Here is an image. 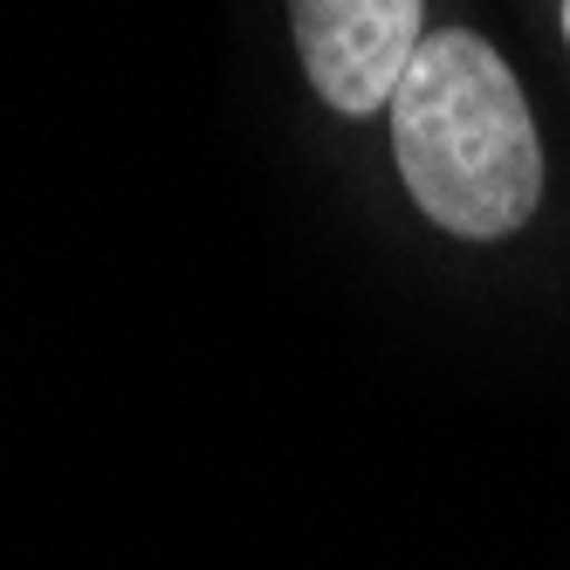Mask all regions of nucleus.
I'll list each match as a JSON object with an SVG mask.
<instances>
[{
    "instance_id": "1",
    "label": "nucleus",
    "mask_w": 570,
    "mask_h": 570,
    "mask_svg": "<svg viewBox=\"0 0 570 570\" xmlns=\"http://www.w3.org/2000/svg\"><path fill=\"white\" fill-rule=\"evenodd\" d=\"M392 151L420 214L461 240L515 234L543 199V145L509 62L468 28H433L392 90Z\"/></svg>"
},
{
    "instance_id": "2",
    "label": "nucleus",
    "mask_w": 570,
    "mask_h": 570,
    "mask_svg": "<svg viewBox=\"0 0 570 570\" xmlns=\"http://www.w3.org/2000/svg\"><path fill=\"white\" fill-rule=\"evenodd\" d=\"M289 21L316 97L344 117L392 104L405 62L426 42L420 0H289Z\"/></svg>"
},
{
    "instance_id": "3",
    "label": "nucleus",
    "mask_w": 570,
    "mask_h": 570,
    "mask_svg": "<svg viewBox=\"0 0 570 570\" xmlns=\"http://www.w3.org/2000/svg\"><path fill=\"white\" fill-rule=\"evenodd\" d=\"M563 42H570V0H563Z\"/></svg>"
}]
</instances>
